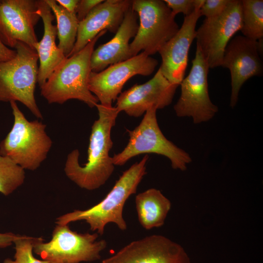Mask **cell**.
I'll return each mask as SVG.
<instances>
[{"label":"cell","instance_id":"23","mask_svg":"<svg viewBox=\"0 0 263 263\" xmlns=\"http://www.w3.org/2000/svg\"><path fill=\"white\" fill-rule=\"evenodd\" d=\"M25 178L24 169L0 154V193L10 195L23 184Z\"/></svg>","mask_w":263,"mask_h":263},{"label":"cell","instance_id":"27","mask_svg":"<svg viewBox=\"0 0 263 263\" xmlns=\"http://www.w3.org/2000/svg\"><path fill=\"white\" fill-rule=\"evenodd\" d=\"M103 1V0H78L75 10V14L79 22L84 19L95 6Z\"/></svg>","mask_w":263,"mask_h":263},{"label":"cell","instance_id":"15","mask_svg":"<svg viewBox=\"0 0 263 263\" xmlns=\"http://www.w3.org/2000/svg\"><path fill=\"white\" fill-rule=\"evenodd\" d=\"M178 86L171 83L159 68L148 81L135 84L122 92L114 107L119 113L124 112L130 116L138 117L152 107L158 110L170 105Z\"/></svg>","mask_w":263,"mask_h":263},{"label":"cell","instance_id":"7","mask_svg":"<svg viewBox=\"0 0 263 263\" xmlns=\"http://www.w3.org/2000/svg\"><path fill=\"white\" fill-rule=\"evenodd\" d=\"M132 8L139 19L138 28L130 43L134 56L140 52L149 56L158 52L178 32L175 15L162 0H133Z\"/></svg>","mask_w":263,"mask_h":263},{"label":"cell","instance_id":"29","mask_svg":"<svg viewBox=\"0 0 263 263\" xmlns=\"http://www.w3.org/2000/svg\"><path fill=\"white\" fill-rule=\"evenodd\" d=\"M20 235L13 233H0V248H5L11 245Z\"/></svg>","mask_w":263,"mask_h":263},{"label":"cell","instance_id":"25","mask_svg":"<svg viewBox=\"0 0 263 263\" xmlns=\"http://www.w3.org/2000/svg\"><path fill=\"white\" fill-rule=\"evenodd\" d=\"M229 0H205L200 9L201 16L210 18L220 15L228 4Z\"/></svg>","mask_w":263,"mask_h":263},{"label":"cell","instance_id":"3","mask_svg":"<svg viewBox=\"0 0 263 263\" xmlns=\"http://www.w3.org/2000/svg\"><path fill=\"white\" fill-rule=\"evenodd\" d=\"M107 31L101 32L83 49L67 57L40 88L41 95L48 103L62 104L77 99L90 108L96 106L98 100L88 87L91 58L95 43Z\"/></svg>","mask_w":263,"mask_h":263},{"label":"cell","instance_id":"14","mask_svg":"<svg viewBox=\"0 0 263 263\" xmlns=\"http://www.w3.org/2000/svg\"><path fill=\"white\" fill-rule=\"evenodd\" d=\"M102 263H191L178 244L160 235L132 241Z\"/></svg>","mask_w":263,"mask_h":263},{"label":"cell","instance_id":"11","mask_svg":"<svg viewBox=\"0 0 263 263\" xmlns=\"http://www.w3.org/2000/svg\"><path fill=\"white\" fill-rule=\"evenodd\" d=\"M157 59L142 52L125 61L111 65L99 72L90 73L88 87L100 104L112 105L131 77L149 76L158 65Z\"/></svg>","mask_w":263,"mask_h":263},{"label":"cell","instance_id":"26","mask_svg":"<svg viewBox=\"0 0 263 263\" xmlns=\"http://www.w3.org/2000/svg\"><path fill=\"white\" fill-rule=\"evenodd\" d=\"M168 7L176 16L183 13L185 16L191 14L194 10L196 0H164Z\"/></svg>","mask_w":263,"mask_h":263},{"label":"cell","instance_id":"30","mask_svg":"<svg viewBox=\"0 0 263 263\" xmlns=\"http://www.w3.org/2000/svg\"><path fill=\"white\" fill-rule=\"evenodd\" d=\"M79 0H56L58 4L69 12L75 13V10Z\"/></svg>","mask_w":263,"mask_h":263},{"label":"cell","instance_id":"22","mask_svg":"<svg viewBox=\"0 0 263 263\" xmlns=\"http://www.w3.org/2000/svg\"><path fill=\"white\" fill-rule=\"evenodd\" d=\"M244 36L254 40L263 38V0H242Z\"/></svg>","mask_w":263,"mask_h":263},{"label":"cell","instance_id":"24","mask_svg":"<svg viewBox=\"0 0 263 263\" xmlns=\"http://www.w3.org/2000/svg\"><path fill=\"white\" fill-rule=\"evenodd\" d=\"M37 238L20 236L14 243L15 244L14 260L6 259L3 263H49L37 259L33 256V246Z\"/></svg>","mask_w":263,"mask_h":263},{"label":"cell","instance_id":"12","mask_svg":"<svg viewBox=\"0 0 263 263\" xmlns=\"http://www.w3.org/2000/svg\"><path fill=\"white\" fill-rule=\"evenodd\" d=\"M263 38L254 40L239 35L231 39L225 48L221 66L230 73L231 108L236 106L244 83L251 77L263 74Z\"/></svg>","mask_w":263,"mask_h":263},{"label":"cell","instance_id":"2","mask_svg":"<svg viewBox=\"0 0 263 263\" xmlns=\"http://www.w3.org/2000/svg\"><path fill=\"white\" fill-rule=\"evenodd\" d=\"M149 156L135 163L124 171L106 196L99 203L86 210H75L56 219L58 225H67L71 222L85 221L92 231L103 235L106 225L110 223L116 225L121 230L127 225L123 216L124 205L129 197L136 192L137 188L146 174V164Z\"/></svg>","mask_w":263,"mask_h":263},{"label":"cell","instance_id":"18","mask_svg":"<svg viewBox=\"0 0 263 263\" xmlns=\"http://www.w3.org/2000/svg\"><path fill=\"white\" fill-rule=\"evenodd\" d=\"M138 15L131 7L125 13L123 20L114 36L106 43L94 50L91 56L92 72H99L111 65L125 61L132 57L130 40L137 32Z\"/></svg>","mask_w":263,"mask_h":263},{"label":"cell","instance_id":"28","mask_svg":"<svg viewBox=\"0 0 263 263\" xmlns=\"http://www.w3.org/2000/svg\"><path fill=\"white\" fill-rule=\"evenodd\" d=\"M16 51L5 45L0 39V62L13 58L16 55Z\"/></svg>","mask_w":263,"mask_h":263},{"label":"cell","instance_id":"8","mask_svg":"<svg viewBox=\"0 0 263 263\" xmlns=\"http://www.w3.org/2000/svg\"><path fill=\"white\" fill-rule=\"evenodd\" d=\"M98 237L97 233H79L71 230L68 225H57L49 242L37 238L33 251L49 263L94 261L100 259V253L107 246L106 241H97Z\"/></svg>","mask_w":263,"mask_h":263},{"label":"cell","instance_id":"6","mask_svg":"<svg viewBox=\"0 0 263 263\" xmlns=\"http://www.w3.org/2000/svg\"><path fill=\"white\" fill-rule=\"evenodd\" d=\"M156 111L154 107L150 108L138 126L133 130H127L130 137L128 143L122 151L112 157L114 166H122L138 155L153 153L169 158L174 169H187L192 161L190 156L164 136L157 122Z\"/></svg>","mask_w":263,"mask_h":263},{"label":"cell","instance_id":"21","mask_svg":"<svg viewBox=\"0 0 263 263\" xmlns=\"http://www.w3.org/2000/svg\"><path fill=\"white\" fill-rule=\"evenodd\" d=\"M56 19L57 47L66 57L72 52L76 39L79 21L75 13L66 10L56 0H45Z\"/></svg>","mask_w":263,"mask_h":263},{"label":"cell","instance_id":"19","mask_svg":"<svg viewBox=\"0 0 263 263\" xmlns=\"http://www.w3.org/2000/svg\"><path fill=\"white\" fill-rule=\"evenodd\" d=\"M37 5L44 26L43 37L36 48L39 61L38 83L40 88L67 57L56 43L57 28L53 24L55 17L50 6L45 0H37Z\"/></svg>","mask_w":263,"mask_h":263},{"label":"cell","instance_id":"16","mask_svg":"<svg viewBox=\"0 0 263 263\" xmlns=\"http://www.w3.org/2000/svg\"><path fill=\"white\" fill-rule=\"evenodd\" d=\"M200 7H196L185 16L177 33L159 50L160 67L164 76L172 84L179 85L184 78L190 47L195 38L196 25L201 16Z\"/></svg>","mask_w":263,"mask_h":263},{"label":"cell","instance_id":"13","mask_svg":"<svg viewBox=\"0 0 263 263\" xmlns=\"http://www.w3.org/2000/svg\"><path fill=\"white\" fill-rule=\"evenodd\" d=\"M40 19L37 0H0V39L9 48L22 42L36 50L35 26Z\"/></svg>","mask_w":263,"mask_h":263},{"label":"cell","instance_id":"10","mask_svg":"<svg viewBox=\"0 0 263 263\" xmlns=\"http://www.w3.org/2000/svg\"><path fill=\"white\" fill-rule=\"evenodd\" d=\"M208 66L197 45L195 56L188 75L181 85V95L173 108L180 117H191L194 124L211 120L218 107L211 101L208 90Z\"/></svg>","mask_w":263,"mask_h":263},{"label":"cell","instance_id":"4","mask_svg":"<svg viewBox=\"0 0 263 263\" xmlns=\"http://www.w3.org/2000/svg\"><path fill=\"white\" fill-rule=\"evenodd\" d=\"M10 104L14 123L0 143V154L24 170H35L46 159L52 140L46 132L45 124L38 120H28L16 102Z\"/></svg>","mask_w":263,"mask_h":263},{"label":"cell","instance_id":"9","mask_svg":"<svg viewBox=\"0 0 263 263\" xmlns=\"http://www.w3.org/2000/svg\"><path fill=\"white\" fill-rule=\"evenodd\" d=\"M240 0H229L219 15L206 18L196 30L197 44L209 69L221 66L224 52L231 38L243 25Z\"/></svg>","mask_w":263,"mask_h":263},{"label":"cell","instance_id":"5","mask_svg":"<svg viewBox=\"0 0 263 263\" xmlns=\"http://www.w3.org/2000/svg\"><path fill=\"white\" fill-rule=\"evenodd\" d=\"M16 55L0 62V101H19L38 119H43L35 97L38 56L36 50L22 42L15 47Z\"/></svg>","mask_w":263,"mask_h":263},{"label":"cell","instance_id":"1","mask_svg":"<svg viewBox=\"0 0 263 263\" xmlns=\"http://www.w3.org/2000/svg\"><path fill=\"white\" fill-rule=\"evenodd\" d=\"M95 107L98 118L92 126L87 162L79 164V152L75 149L68 154L64 167L66 176L78 187L88 190L103 186L114 169L109 152L113 145L111 130L119 113L112 105L98 103Z\"/></svg>","mask_w":263,"mask_h":263},{"label":"cell","instance_id":"20","mask_svg":"<svg viewBox=\"0 0 263 263\" xmlns=\"http://www.w3.org/2000/svg\"><path fill=\"white\" fill-rule=\"evenodd\" d=\"M135 203L138 221L146 230L162 226L171 207L170 201L153 188L138 194Z\"/></svg>","mask_w":263,"mask_h":263},{"label":"cell","instance_id":"17","mask_svg":"<svg viewBox=\"0 0 263 263\" xmlns=\"http://www.w3.org/2000/svg\"><path fill=\"white\" fill-rule=\"evenodd\" d=\"M132 3L131 0H106L95 6L79 22L75 43L68 57L83 49L104 30L115 34Z\"/></svg>","mask_w":263,"mask_h":263}]
</instances>
